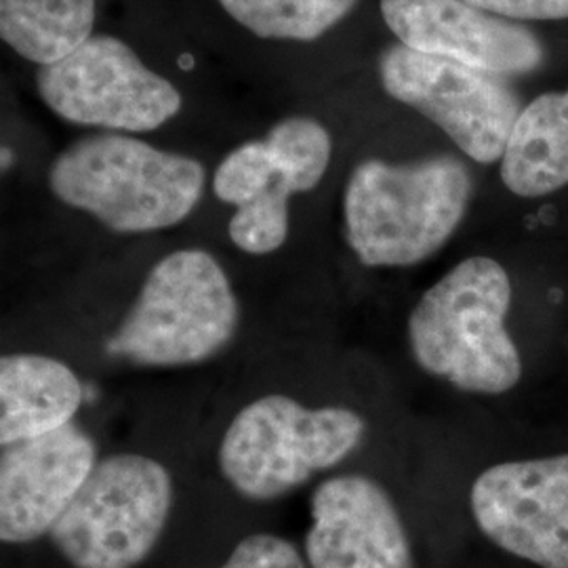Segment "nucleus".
I'll return each instance as SVG.
<instances>
[{
    "label": "nucleus",
    "mask_w": 568,
    "mask_h": 568,
    "mask_svg": "<svg viewBox=\"0 0 568 568\" xmlns=\"http://www.w3.org/2000/svg\"><path fill=\"white\" fill-rule=\"evenodd\" d=\"M511 281L490 257L455 265L413 307L406 335L413 358L450 386L499 396L518 386L523 358L509 335Z\"/></svg>",
    "instance_id": "obj_1"
},
{
    "label": "nucleus",
    "mask_w": 568,
    "mask_h": 568,
    "mask_svg": "<svg viewBox=\"0 0 568 568\" xmlns=\"http://www.w3.org/2000/svg\"><path fill=\"white\" fill-rule=\"evenodd\" d=\"M474 182L455 156L371 159L345 185V239L361 264L406 267L438 253L466 217Z\"/></svg>",
    "instance_id": "obj_2"
},
{
    "label": "nucleus",
    "mask_w": 568,
    "mask_h": 568,
    "mask_svg": "<svg viewBox=\"0 0 568 568\" xmlns=\"http://www.w3.org/2000/svg\"><path fill=\"white\" fill-rule=\"evenodd\" d=\"M61 203L121 234L182 224L201 203L204 166L126 135H91L65 148L49 169Z\"/></svg>",
    "instance_id": "obj_3"
},
{
    "label": "nucleus",
    "mask_w": 568,
    "mask_h": 568,
    "mask_svg": "<svg viewBox=\"0 0 568 568\" xmlns=\"http://www.w3.org/2000/svg\"><path fill=\"white\" fill-rule=\"evenodd\" d=\"M239 323L224 267L206 251L183 248L150 270L108 352L138 366L201 365L232 344Z\"/></svg>",
    "instance_id": "obj_4"
},
{
    "label": "nucleus",
    "mask_w": 568,
    "mask_h": 568,
    "mask_svg": "<svg viewBox=\"0 0 568 568\" xmlns=\"http://www.w3.org/2000/svg\"><path fill=\"white\" fill-rule=\"evenodd\" d=\"M365 419L345 406H307L270 394L234 417L217 462L239 495L253 501L278 499L316 471L342 464L365 438Z\"/></svg>",
    "instance_id": "obj_5"
},
{
    "label": "nucleus",
    "mask_w": 568,
    "mask_h": 568,
    "mask_svg": "<svg viewBox=\"0 0 568 568\" xmlns=\"http://www.w3.org/2000/svg\"><path fill=\"white\" fill-rule=\"evenodd\" d=\"M173 508L171 471L140 453L98 459L51 528L74 568H135L156 548Z\"/></svg>",
    "instance_id": "obj_6"
},
{
    "label": "nucleus",
    "mask_w": 568,
    "mask_h": 568,
    "mask_svg": "<svg viewBox=\"0 0 568 568\" xmlns=\"http://www.w3.org/2000/svg\"><path fill=\"white\" fill-rule=\"evenodd\" d=\"M379 77L394 100L438 124L471 161L504 159L523 105L495 74L394 44L382 53Z\"/></svg>",
    "instance_id": "obj_7"
},
{
    "label": "nucleus",
    "mask_w": 568,
    "mask_h": 568,
    "mask_svg": "<svg viewBox=\"0 0 568 568\" xmlns=\"http://www.w3.org/2000/svg\"><path fill=\"white\" fill-rule=\"evenodd\" d=\"M39 93L60 119L112 131L143 133L171 121L182 95L124 42L100 34L63 60L41 65Z\"/></svg>",
    "instance_id": "obj_8"
},
{
    "label": "nucleus",
    "mask_w": 568,
    "mask_h": 568,
    "mask_svg": "<svg viewBox=\"0 0 568 568\" xmlns=\"http://www.w3.org/2000/svg\"><path fill=\"white\" fill-rule=\"evenodd\" d=\"M469 508L490 544L541 568H568V453L485 469Z\"/></svg>",
    "instance_id": "obj_9"
},
{
    "label": "nucleus",
    "mask_w": 568,
    "mask_h": 568,
    "mask_svg": "<svg viewBox=\"0 0 568 568\" xmlns=\"http://www.w3.org/2000/svg\"><path fill=\"white\" fill-rule=\"evenodd\" d=\"M382 16L408 49L495 77L530 74L546 61L544 42L527 26L464 0H382Z\"/></svg>",
    "instance_id": "obj_10"
},
{
    "label": "nucleus",
    "mask_w": 568,
    "mask_h": 568,
    "mask_svg": "<svg viewBox=\"0 0 568 568\" xmlns=\"http://www.w3.org/2000/svg\"><path fill=\"white\" fill-rule=\"evenodd\" d=\"M98 464L93 438L74 424L0 450V544L51 532Z\"/></svg>",
    "instance_id": "obj_11"
},
{
    "label": "nucleus",
    "mask_w": 568,
    "mask_h": 568,
    "mask_svg": "<svg viewBox=\"0 0 568 568\" xmlns=\"http://www.w3.org/2000/svg\"><path fill=\"white\" fill-rule=\"evenodd\" d=\"M305 556L312 568H415L396 504L361 474L328 478L314 490Z\"/></svg>",
    "instance_id": "obj_12"
},
{
    "label": "nucleus",
    "mask_w": 568,
    "mask_h": 568,
    "mask_svg": "<svg viewBox=\"0 0 568 568\" xmlns=\"http://www.w3.org/2000/svg\"><path fill=\"white\" fill-rule=\"evenodd\" d=\"M82 400L79 375L58 358L0 356V448L72 424Z\"/></svg>",
    "instance_id": "obj_13"
},
{
    "label": "nucleus",
    "mask_w": 568,
    "mask_h": 568,
    "mask_svg": "<svg viewBox=\"0 0 568 568\" xmlns=\"http://www.w3.org/2000/svg\"><path fill=\"white\" fill-rule=\"evenodd\" d=\"M501 182L523 199L568 185V89L544 93L523 108L501 159Z\"/></svg>",
    "instance_id": "obj_14"
},
{
    "label": "nucleus",
    "mask_w": 568,
    "mask_h": 568,
    "mask_svg": "<svg viewBox=\"0 0 568 568\" xmlns=\"http://www.w3.org/2000/svg\"><path fill=\"white\" fill-rule=\"evenodd\" d=\"M95 0H0V41L49 65L91 39Z\"/></svg>",
    "instance_id": "obj_15"
},
{
    "label": "nucleus",
    "mask_w": 568,
    "mask_h": 568,
    "mask_svg": "<svg viewBox=\"0 0 568 568\" xmlns=\"http://www.w3.org/2000/svg\"><path fill=\"white\" fill-rule=\"evenodd\" d=\"M220 4L260 39L316 41L358 0H220Z\"/></svg>",
    "instance_id": "obj_16"
},
{
    "label": "nucleus",
    "mask_w": 568,
    "mask_h": 568,
    "mask_svg": "<svg viewBox=\"0 0 568 568\" xmlns=\"http://www.w3.org/2000/svg\"><path fill=\"white\" fill-rule=\"evenodd\" d=\"M278 182L288 196L310 192L323 182L331 163V135L321 122L293 116L281 121L267 133Z\"/></svg>",
    "instance_id": "obj_17"
},
{
    "label": "nucleus",
    "mask_w": 568,
    "mask_h": 568,
    "mask_svg": "<svg viewBox=\"0 0 568 568\" xmlns=\"http://www.w3.org/2000/svg\"><path fill=\"white\" fill-rule=\"evenodd\" d=\"M288 194L281 185L270 187L255 201L236 209L230 220V239L248 255H267L288 236Z\"/></svg>",
    "instance_id": "obj_18"
},
{
    "label": "nucleus",
    "mask_w": 568,
    "mask_h": 568,
    "mask_svg": "<svg viewBox=\"0 0 568 568\" xmlns=\"http://www.w3.org/2000/svg\"><path fill=\"white\" fill-rule=\"evenodd\" d=\"M274 185H281V182L265 140L243 143L241 148L232 150L213 178L215 196L225 204H234L236 209L255 201Z\"/></svg>",
    "instance_id": "obj_19"
},
{
    "label": "nucleus",
    "mask_w": 568,
    "mask_h": 568,
    "mask_svg": "<svg viewBox=\"0 0 568 568\" xmlns=\"http://www.w3.org/2000/svg\"><path fill=\"white\" fill-rule=\"evenodd\" d=\"M220 568H305L297 548L278 535L257 532L244 537Z\"/></svg>",
    "instance_id": "obj_20"
},
{
    "label": "nucleus",
    "mask_w": 568,
    "mask_h": 568,
    "mask_svg": "<svg viewBox=\"0 0 568 568\" xmlns=\"http://www.w3.org/2000/svg\"><path fill=\"white\" fill-rule=\"evenodd\" d=\"M509 21L568 20V0H464Z\"/></svg>",
    "instance_id": "obj_21"
}]
</instances>
